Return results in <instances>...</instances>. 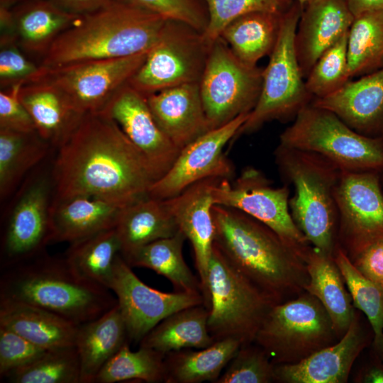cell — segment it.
<instances>
[{
    "label": "cell",
    "mask_w": 383,
    "mask_h": 383,
    "mask_svg": "<svg viewBox=\"0 0 383 383\" xmlns=\"http://www.w3.org/2000/svg\"><path fill=\"white\" fill-rule=\"evenodd\" d=\"M53 199L84 195L124 208L148 197L157 181L146 160L102 113H87L58 148Z\"/></svg>",
    "instance_id": "6da1fadb"
},
{
    "label": "cell",
    "mask_w": 383,
    "mask_h": 383,
    "mask_svg": "<svg viewBox=\"0 0 383 383\" xmlns=\"http://www.w3.org/2000/svg\"><path fill=\"white\" fill-rule=\"evenodd\" d=\"M213 245L227 260L277 303L305 291L304 258L272 229L233 208L213 205Z\"/></svg>",
    "instance_id": "7a4b0ae2"
},
{
    "label": "cell",
    "mask_w": 383,
    "mask_h": 383,
    "mask_svg": "<svg viewBox=\"0 0 383 383\" xmlns=\"http://www.w3.org/2000/svg\"><path fill=\"white\" fill-rule=\"evenodd\" d=\"M167 20L127 0H116L82 16L54 42L40 65L52 69L148 52Z\"/></svg>",
    "instance_id": "3957f363"
},
{
    "label": "cell",
    "mask_w": 383,
    "mask_h": 383,
    "mask_svg": "<svg viewBox=\"0 0 383 383\" xmlns=\"http://www.w3.org/2000/svg\"><path fill=\"white\" fill-rule=\"evenodd\" d=\"M110 289L77 274L65 257L42 252L1 270L0 299L28 304L77 325L117 304Z\"/></svg>",
    "instance_id": "277c9868"
},
{
    "label": "cell",
    "mask_w": 383,
    "mask_h": 383,
    "mask_svg": "<svg viewBox=\"0 0 383 383\" xmlns=\"http://www.w3.org/2000/svg\"><path fill=\"white\" fill-rule=\"evenodd\" d=\"M274 162L285 184L292 186V217L308 242L333 256L338 247V210L335 197L342 170L312 152L278 144Z\"/></svg>",
    "instance_id": "5b68a950"
},
{
    "label": "cell",
    "mask_w": 383,
    "mask_h": 383,
    "mask_svg": "<svg viewBox=\"0 0 383 383\" xmlns=\"http://www.w3.org/2000/svg\"><path fill=\"white\" fill-rule=\"evenodd\" d=\"M208 330L213 340L231 338L242 345L255 342L277 303L236 270L213 245L206 277Z\"/></svg>",
    "instance_id": "8992f818"
},
{
    "label": "cell",
    "mask_w": 383,
    "mask_h": 383,
    "mask_svg": "<svg viewBox=\"0 0 383 383\" xmlns=\"http://www.w3.org/2000/svg\"><path fill=\"white\" fill-rule=\"evenodd\" d=\"M279 144L317 153L342 171L379 172L383 169V138L362 135L333 112L311 102L280 134Z\"/></svg>",
    "instance_id": "52a82bcc"
},
{
    "label": "cell",
    "mask_w": 383,
    "mask_h": 383,
    "mask_svg": "<svg viewBox=\"0 0 383 383\" xmlns=\"http://www.w3.org/2000/svg\"><path fill=\"white\" fill-rule=\"evenodd\" d=\"M303 6L294 1L283 13L276 44L263 69L259 99L235 138L258 131L267 122L294 120L310 104L295 50V33Z\"/></svg>",
    "instance_id": "ba28073f"
},
{
    "label": "cell",
    "mask_w": 383,
    "mask_h": 383,
    "mask_svg": "<svg viewBox=\"0 0 383 383\" xmlns=\"http://www.w3.org/2000/svg\"><path fill=\"white\" fill-rule=\"evenodd\" d=\"M339 340L332 321L313 295L305 292L275 304L255 342L274 365L296 364Z\"/></svg>",
    "instance_id": "9c48e42d"
},
{
    "label": "cell",
    "mask_w": 383,
    "mask_h": 383,
    "mask_svg": "<svg viewBox=\"0 0 383 383\" xmlns=\"http://www.w3.org/2000/svg\"><path fill=\"white\" fill-rule=\"evenodd\" d=\"M211 45L203 32L167 19L128 84L147 96L170 87L199 83Z\"/></svg>",
    "instance_id": "30bf717a"
},
{
    "label": "cell",
    "mask_w": 383,
    "mask_h": 383,
    "mask_svg": "<svg viewBox=\"0 0 383 383\" xmlns=\"http://www.w3.org/2000/svg\"><path fill=\"white\" fill-rule=\"evenodd\" d=\"M263 69L239 60L221 38L211 43L199 82L209 130L250 113L261 92Z\"/></svg>",
    "instance_id": "8fae6325"
},
{
    "label": "cell",
    "mask_w": 383,
    "mask_h": 383,
    "mask_svg": "<svg viewBox=\"0 0 383 383\" xmlns=\"http://www.w3.org/2000/svg\"><path fill=\"white\" fill-rule=\"evenodd\" d=\"M219 179L214 205L238 209L265 224L305 259L312 245L295 224L289 206V186L274 187L260 170L248 166L233 180Z\"/></svg>",
    "instance_id": "7c38bea8"
},
{
    "label": "cell",
    "mask_w": 383,
    "mask_h": 383,
    "mask_svg": "<svg viewBox=\"0 0 383 383\" xmlns=\"http://www.w3.org/2000/svg\"><path fill=\"white\" fill-rule=\"evenodd\" d=\"M52 172L25 182L4 221L1 236V270L32 258L51 243Z\"/></svg>",
    "instance_id": "4fadbf2b"
},
{
    "label": "cell",
    "mask_w": 383,
    "mask_h": 383,
    "mask_svg": "<svg viewBox=\"0 0 383 383\" xmlns=\"http://www.w3.org/2000/svg\"><path fill=\"white\" fill-rule=\"evenodd\" d=\"M335 197L338 246L353 262L383 239V191L379 172L342 171Z\"/></svg>",
    "instance_id": "5bb4252c"
},
{
    "label": "cell",
    "mask_w": 383,
    "mask_h": 383,
    "mask_svg": "<svg viewBox=\"0 0 383 383\" xmlns=\"http://www.w3.org/2000/svg\"><path fill=\"white\" fill-rule=\"evenodd\" d=\"M148 52L121 58L79 62L52 69L43 67L45 72L39 80L57 89L82 113H101L141 66Z\"/></svg>",
    "instance_id": "9a60e30c"
},
{
    "label": "cell",
    "mask_w": 383,
    "mask_h": 383,
    "mask_svg": "<svg viewBox=\"0 0 383 383\" xmlns=\"http://www.w3.org/2000/svg\"><path fill=\"white\" fill-rule=\"evenodd\" d=\"M249 115L250 113L240 115L182 148L167 172L152 185L148 196L167 199L204 179H233L235 168L223 149L231 140H235Z\"/></svg>",
    "instance_id": "2e32d148"
},
{
    "label": "cell",
    "mask_w": 383,
    "mask_h": 383,
    "mask_svg": "<svg viewBox=\"0 0 383 383\" xmlns=\"http://www.w3.org/2000/svg\"><path fill=\"white\" fill-rule=\"evenodd\" d=\"M110 289L116 295L129 341L140 343L157 324L172 313L200 304V293L164 292L142 282L120 255L115 262Z\"/></svg>",
    "instance_id": "e0dca14e"
},
{
    "label": "cell",
    "mask_w": 383,
    "mask_h": 383,
    "mask_svg": "<svg viewBox=\"0 0 383 383\" xmlns=\"http://www.w3.org/2000/svg\"><path fill=\"white\" fill-rule=\"evenodd\" d=\"M101 113L118 126L146 160L157 180L167 172L180 149L160 128L144 95L127 82Z\"/></svg>",
    "instance_id": "ac0fdd59"
},
{
    "label": "cell",
    "mask_w": 383,
    "mask_h": 383,
    "mask_svg": "<svg viewBox=\"0 0 383 383\" xmlns=\"http://www.w3.org/2000/svg\"><path fill=\"white\" fill-rule=\"evenodd\" d=\"M219 179L210 178L199 181L177 196L165 199L179 229L192 244L206 306V277L215 233L212 192Z\"/></svg>",
    "instance_id": "d6986e66"
},
{
    "label": "cell",
    "mask_w": 383,
    "mask_h": 383,
    "mask_svg": "<svg viewBox=\"0 0 383 383\" xmlns=\"http://www.w3.org/2000/svg\"><path fill=\"white\" fill-rule=\"evenodd\" d=\"M353 20L343 0H311L303 6L294 44L304 79L322 54L349 31Z\"/></svg>",
    "instance_id": "ffe728a7"
},
{
    "label": "cell",
    "mask_w": 383,
    "mask_h": 383,
    "mask_svg": "<svg viewBox=\"0 0 383 383\" xmlns=\"http://www.w3.org/2000/svg\"><path fill=\"white\" fill-rule=\"evenodd\" d=\"M367 343L357 314L335 343L296 364L274 365V382L283 383H345L352 366Z\"/></svg>",
    "instance_id": "44dd1931"
},
{
    "label": "cell",
    "mask_w": 383,
    "mask_h": 383,
    "mask_svg": "<svg viewBox=\"0 0 383 383\" xmlns=\"http://www.w3.org/2000/svg\"><path fill=\"white\" fill-rule=\"evenodd\" d=\"M311 103L333 112L362 135L383 138V68L350 79L334 93Z\"/></svg>",
    "instance_id": "7402d4cb"
},
{
    "label": "cell",
    "mask_w": 383,
    "mask_h": 383,
    "mask_svg": "<svg viewBox=\"0 0 383 383\" xmlns=\"http://www.w3.org/2000/svg\"><path fill=\"white\" fill-rule=\"evenodd\" d=\"M145 97L157 124L180 150L210 131L199 83L170 87Z\"/></svg>",
    "instance_id": "603a6c76"
},
{
    "label": "cell",
    "mask_w": 383,
    "mask_h": 383,
    "mask_svg": "<svg viewBox=\"0 0 383 383\" xmlns=\"http://www.w3.org/2000/svg\"><path fill=\"white\" fill-rule=\"evenodd\" d=\"M122 209L108 201L90 196L52 199L51 243H72L115 228Z\"/></svg>",
    "instance_id": "cb8c5ba5"
},
{
    "label": "cell",
    "mask_w": 383,
    "mask_h": 383,
    "mask_svg": "<svg viewBox=\"0 0 383 383\" xmlns=\"http://www.w3.org/2000/svg\"><path fill=\"white\" fill-rule=\"evenodd\" d=\"M10 9L18 45L25 53L42 58L58 37L82 16L65 11L50 0H28Z\"/></svg>",
    "instance_id": "d4e9b609"
},
{
    "label": "cell",
    "mask_w": 383,
    "mask_h": 383,
    "mask_svg": "<svg viewBox=\"0 0 383 383\" xmlns=\"http://www.w3.org/2000/svg\"><path fill=\"white\" fill-rule=\"evenodd\" d=\"M19 98L30 113L35 131L51 147H60L85 116L57 89L42 80L22 85Z\"/></svg>",
    "instance_id": "484cf974"
},
{
    "label": "cell",
    "mask_w": 383,
    "mask_h": 383,
    "mask_svg": "<svg viewBox=\"0 0 383 383\" xmlns=\"http://www.w3.org/2000/svg\"><path fill=\"white\" fill-rule=\"evenodd\" d=\"M129 342L118 302L99 317L78 325L74 346L80 362V383H94L104 365Z\"/></svg>",
    "instance_id": "4316f807"
},
{
    "label": "cell",
    "mask_w": 383,
    "mask_h": 383,
    "mask_svg": "<svg viewBox=\"0 0 383 383\" xmlns=\"http://www.w3.org/2000/svg\"><path fill=\"white\" fill-rule=\"evenodd\" d=\"M0 326L45 349L74 345L78 325L45 309L0 299Z\"/></svg>",
    "instance_id": "83f0119b"
},
{
    "label": "cell",
    "mask_w": 383,
    "mask_h": 383,
    "mask_svg": "<svg viewBox=\"0 0 383 383\" xmlns=\"http://www.w3.org/2000/svg\"><path fill=\"white\" fill-rule=\"evenodd\" d=\"M309 275L305 292L315 296L328 313L340 339L348 330L356 313L352 297L333 256L311 248L304 259Z\"/></svg>",
    "instance_id": "f1b7e54d"
},
{
    "label": "cell",
    "mask_w": 383,
    "mask_h": 383,
    "mask_svg": "<svg viewBox=\"0 0 383 383\" xmlns=\"http://www.w3.org/2000/svg\"><path fill=\"white\" fill-rule=\"evenodd\" d=\"M115 228L123 258L155 240L171 237L179 230L165 200L149 196L123 208Z\"/></svg>",
    "instance_id": "f546056e"
},
{
    "label": "cell",
    "mask_w": 383,
    "mask_h": 383,
    "mask_svg": "<svg viewBox=\"0 0 383 383\" xmlns=\"http://www.w3.org/2000/svg\"><path fill=\"white\" fill-rule=\"evenodd\" d=\"M240 345L238 340L228 338L199 350L168 353L164 358V382L215 383Z\"/></svg>",
    "instance_id": "4dcf8cb0"
},
{
    "label": "cell",
    "mask_w": 383,
    "mask_h": 383,
    "mask_svg": "<svg viewBox=\"0 0 383 383\" xmlns=\"http://www.w3.org/2000/svg\"><path fill=\"white\" fill-rule=\"evenodd\" d=\"M208 317L209 309L204 304L176 311L151 329L139 346L164 355L182 349L206 348L215 342L208 330Z\"/></svg>",
    "instance_id": "1f68e13d"
},
{
    "label": "cell",
    "mask_w": 383,
    "mask_h": 383,
    "mask_svg": "<svg viewBox=\"0 0 383 383\" xmlns=\"http://www.w3.org/2000/svg\"><path fill=\"white\" fill-rule=\"evenodd\" d=\"M284 12L247 13L230 23L220 37L239 60L257 66V62L270 55L274 47Z\"/></svg>",
    "instance_id": "d6a6232c"
},
{
    "label": "cell",
    "mask_w": 383,
    "mask_h": 383,
    "mask_svg": "<svg viewBox=\"0 0 383 383\" xmlns=\"http://www.w3.org/2000/svg\"><path fill=\"white\" fill-rule=\"evenodd\" d=\"M186 239L179 230L174 235L148 243L123 259L131 267L148 268L165 277L175 292L202 294L199 278L193 274L183 257Z\"/></svg>",
    "instance_id": "836d02e7"
},
{
    "label": "cell",
    "mask_w": 383,
    "mask_h": 383,
    "mask_svg": "<svg viewBox=\"0 0 383 383\" xmlns=\"http://www.w3.org/2000/svg\"><path fill=\"white\" fill-rule=\"evenodd\" d=\"M51 145L37 131L0 128V197L11 195L31 169L48 155Z\"/></svg>",
    "instance_id": "e575fe53"
},
{
    "label": "cell",
    "mask_w": 383,
    "mask_h": 383,
    "mask_svg": "<svg viewBox=\"0 0 383 383\" xmlns=\"http://www.w3.org/2000/svg\"><path fill=\"white\" fill-rule=\"evenodd\" d=\"M120 255V240L113 228L70 243L65 257L80 276L110 289Z\"/></svg>",
    "instance_id": "d590c367"
},
{
    "label": "cell",
    "mask_w": 383,
    "mask_h": 383,
    "mask_svg": "<svg viewBox=\"0 0 383 383\" xmlns=\"http://www.w3.org/2000/svg\"><path fill=\"white\" fill-rule=\"evenodd\" d=\"M350 79L383 68V11L354 18L348 37Z\"/></svg>",
    "instance_id": "8d00e7d4"
},
{
    "label": "cell",
    "mask_w": 383,
    "mask_h": 383,
    "mask_svg": "<svg viewBox=\"0 0 383 383\" xmlns=\"http://www.w3.org/2000/svg\"><path fill=\"white\" fill-rule=\"evenodd\" d=\"M333 258L355 307L365 314L372 326L374 348L383 359V287L365 277L339 246Z\"/></svg>",
    "instance_id": "74e56055"
},
{
    "label": "cell",
    "mask_w": 383,
    "mask_h": 383,
    "mask_svg": "<svg viewBox=\"0 0 383 383\" xmlns=\"http://www.w3.org/2000/svg\"><path fill=\"white\" fill-rule=\"evenodd\" d=\"M164 354L139 347L136 351L125 344L100 370L94 383H115L139 380L164 382Z\"/></svg>",
    "instance_id": "f35d334b"
},
{
    "label": "cell",
    "mask_w": 383,
    "mask_h": 383,
    "mask_svg": "<svg viewBox=\"0 0 383 383\" xmlns=\"http://www.w3.org/2000/svg\"><path fill=\"white\" fill-rule=\"evenodd\" d=\"M74 345L46 350L37 360L6 377L13 383H80Z\"/></svg>",
    "instance_id": "ab89813d"
},
{
    "label": "cell",
    "mask_w": 383,
    "mask_h": 383,
    "mask_svg": "<svg viewBox=\"0 0 383 383\" xmlns=\"http://www.w3.org/2000/svg\"><path fill=\"white\" fill-rule=\"evenodd\" d=\"M348 32L322 54L305 79L306 88L313 99L334 93L350 80L348 60Z\"/></svg>",
    "instance_id": "60d3db41"
},
{
    "label": "cell",
    "mask_w": 383,
    "mask_h": 383,
    "mask_svg": "<svg viewBox=\"0 0 383 383\" xmlns=\"http://www.w3.org/2000/svg\"><path fill=\"white\" fill-rule=\"evenodd\" d=\"M206 5L208 24L204 33L212 43L223 30L236 18L255 11L282 13L293 0H203Z\"/></svg>",
    "instance_id": "b9f144b4"
},
{
    "label": "cell",
    "mask_w": 383,
    "mask_h": 383,
    "mask_svg": "<svg viewBox=\"0 0 383 383\" xmlns=\"http://www.w3.org/2000/svg\"><path fill=\"white\" fill-rule=\"evenodd\" d=\"M274 365L255 343L242 345L215 383L272 382Z\"/></svg>",
    "instance_id": "7bdbcfd3"
},
{
    "label": "cell",
    "mask_w": 383,
    "mask_h": 383,
    "mask_svg": "<svg viewBox=\"0 0 383 383\" xmlns=\"http://www.w3.org/2000/svg\"><path fill=\"white\" fill-rule=\"evenodd\" d=\"M18 45L13 35L0 38V87L26 84L38 81L45 70L38 65Z\"/></svg>",
    "instance_id": "ee69618b"
},
{
    "label": "cell",
    "mask_w": 383,
    "mask_h": 383,
    "mask_svg": "<svg viewBox=\"0 0 383 383\" xmlns=\"http://www.w3.org/2000/svg\"><path fill=\"white\" fill-rule=\"evenodd\" d=\"M46 350L14 331L0 326V377L6 378L27 366Z\"/></svg>",
    "instance_id": "f6af8a7d"
},
{
    "label": "cell",
    "mask_w": 383,
    "mask_h": 383,
    "mask_svg": "<svg viewBox=\"0 0 383 383\" xmlns=\"http://www.w3.org/2000/svg\"><path fill=\"white\" fill-rule=\"evenodd\" d=\"M166 19L185 23L204 33L208 24L207 9L200 0H127Z\"/></svg>",
    "instance_id": "bcb514c9"
},
{
    "label": "cell",
    "mask_w": 383,
    "mask_h": 383,
    "mask_svg": "<svg viewBox=\"0 0 383 383\" xmlns=\"http://www.w3.org/2000/svg\"><path fill=\"white\" fill-rule=\"evenodd\" d=\"M23 84H15L0 91V128L16 131H35L33 121L19 98Z\"/></svg>",
    "instance_id": "7dc6e473"
},
{
    "label": "cell",
    "mask_w": 383,
    "mask_h": 383,
    "mask_svg": "<svg viewBox=\"0 0 383 383\" xmlns=\"http://www.w3.org/2000/svg\"><path fill=\"white\" fill-rule=\"evenodd\" d=\"M352 262L365 277L382 286L383 239L372 244Z\"/></svg>",
    "instance_id": "c3c4849f"
},
{
    "label": "cell",
    "mask_w": 383,
    "mask_h": 383,
    "mask_svg": "<svg viewBox=\"0 0 383 383\" xmlns=\"http://www.w3.org/2000/svg\"><path fill=\"white\" fill-rule=\"evenodd\" d=\"M65 11L83 16L99 10L116 0H50Z\"/></svg>",
    "instance_id": "681fc988"
},
{
    "label": "cell",
    "mask_w": 383,
    "mask_h": 383,
    "mask_svg": "<svg viewBox=\"0 0 383 383\" xmlns=\"http://www.w3.org/2000/svg\"><path fill=\"white\" fill-rule=\"evenodd\" d=\"M355 17L371 11H383V0H343Z\"/></svg>",
    "instance_id": "f907efd6"
},
{
    "label": "cell",
    "mask_w": 383,
    "mask_h": 383,
    "mask_svg": "<svg viewBox=\"0 0 383 383\" xmlns=\"http://www.w3.org/2000/svg\"><path fill=\"white\" fill-rule=\"evenodd\" d=\"M362 382L365 383H383V365H374L367 370L362 377Z\"/></svg>",
    "instance_id": "816d5d0a"
},
{
    "label": "cell",
    "mask_w": 383,
    "mask_h": 383,
    "mask_svg": "<svg viewBox=\"0 0 383 383\" xmlns=\"http://www.w3.org/2000/svg\"><path fill=\"white\" fill-rule=\"evenodd\" d=\"M28 0H0V6L11 8L13 6Z\"/></svg>",
    "instance_id": "f5cc1de1"
},
{
    "label": "cell",
    "mask_w": 383,
    "mask_h": 383,
    "mask_svg": "<svg viewBox=\"0 0 383 383\" xmlns=\"http://www.w3.org/2000/svg\"><path fill=\"white\" fill-rule=\"evenodd\" d=\"M380 184L383 191V169L379 172Z\"/></svg>",
    "instance_id": "db71d44e"
},
{
    "label": "cell",
    "mask_w": 383,
    "mask_h": 383,
    "mask_svg": "<svg viewBox=\"0 0 383 383\" xmlns=\"http://www.w3.org/2000/svg\"><path fill=\"white\" fill-rule=\"evenodd\" d=\"M299 2L302 6H304L306 3L311 0H293Z\"/></svg>",
    "instance_id": "11a10c76"
},
{
    "label": "cell",
    "mask_w": 383,
    "mask_h": 383,
    "mask_svg": "<svg viewBox=\"0 0 383 383\" xmlns=\"http://www.w3.org/2000/svg\"><path fill=\"white\" fill-rule=\"evenodd\" d=\"M382 287H383V285H382Z\"/></svg>",
    "instance_id": "9f6ffc18"
}]
</instances>
